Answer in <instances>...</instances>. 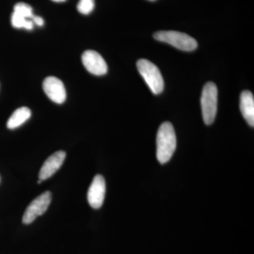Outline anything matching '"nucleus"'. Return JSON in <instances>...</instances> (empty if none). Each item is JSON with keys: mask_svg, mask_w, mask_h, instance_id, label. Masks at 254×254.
<instances>
[{"mask_svg": "<svg viewBox=\"0 0 254 254\" xmlns=\"http://www.w3.org/2000/svg\"><path fill=\"white\" fill-rule=\"evenodd\" d=\"M11 22L13 27L24 28V29L28 30V31L33 30V26H34V24H33V21L31 19L23 17V16H20V15L15 12H13L12 15H11Z\"/></svg>", "mask_w": 254, "mask_h": 254, "instance_id": "obj_12", "label": "nucleus"}, {"mask_svg": "<svg viewBox=\"0 0 254 254\" xmlns=\"http://www.w3.org/2000/svg\"><path fill=\"white\" fill-rule=\"evenodd\" d=\"M31 21H33V24L36 25L38 26H43L44 25V20L41 16H35L33 15V17L31 18Z\"/></svg>", "mask_w": 254, "mask_h": 254, "instance_id": "obj_15", "label": "nucleus"}, {"mask_svg": "<svg viewBox=\"0 0 254 254\" xmlns=\"http://www.w3.org/2000/svg\"><path fill=\"white\" fill-rule=\"evenodd\" d=\"M200 105L205 125H212L218 110V88L213 82H208L203 87Z\"/></svg>", "mask_w": 254, "mask_h": 254, "instance_id": "obj_2", "label": "nucleus"}, {"mask_svg": "<svg viewBox=\"0 0 254 254\" xmlns=\"http://www.w3.org/2000/svg\"><path fill=\"white\" fill-rule=\"evenodd\" d=\"M150 1H155V0H150Z\"/></svg>", "mask_w": 254, "mask_h": 254, "instance_id": "obj_17", "label": "nucleus"}, {"mask_svg": "<svg viewBox=\"0 0 254 254\" xmlns=\"http://www.w3.org/2000/svg\"><path fill=\"white\" fill-rule=\"evenodd\" d=\"M106 185L104 177L97 175L93 179L88 191V200L90 205L94 209L100 208L105 200Z\"/></svg>", "mask_w": 254, "mask_h": 254, "instance_id": "obj_8", "label": "nucleus"}, {"mask_svg": "<svg viewBox=\"0 0 254 254\" xmlns=\"http://www.w3.org/2000/svg\"><path fill=\"white\" fill-rule=\"evenodd\" d=\"M82 63L92 74L103 76L108 72V65L103 57L95 50H88L83 53Z\"/></svg>", "mask_w": 254, "mask_h": 254, "instance_id": "obj_6", "label": "nucleus"}, {"mask_svg": "<svg viewBox=\"0 0 254 254\" xmlns=\"http://www.w3.org/2000/svg\"><path fill=\"white\" fill-rule=\"evenodd\" d=\"M43 91L52 101L63 104L66 98V92L63 82L55 76L46 78L43 83Z\"/></svg>", "mask_w": 254, "mask_h": 254, "instance_id": "obj_7", "label": "nucleus"}, {"mask_svg": "<svg viewBox=\"0 0 254 254\" xmlns=\"http://www.w3.org/2000/svg\"><path fill=\"white\" fill-rule=\"evenodd\" d=\"M31 116V111L27 107H21L15 110L6 123L9 129H14L26 123Z\"/></svg>", "mask_w": 254, "mask_h": 254, "instance_id": "obj_11", "label": "nucleus"}, {"mask_svg": "<svg viewBox=\"0 0 254 254\" xmlns=\"http://www.w3.org/2000/svg\"><path fill=\"white\" fill-rule=\"evenodd\" d=\"M137 68L150 91L155 95L161 93L164 90V80L161 72L151 62L141 59L137 62Z\"/></svg>", "mask_w": 254, "mask_h": 254, "instance_id": "obj_3", "label": "nucleus"}, {"mask_svg": "<svg viewBox=\"0 0 254 254\" xmlns=\"http://www.w3.org/2000/svg\"><path fill=\"white\" fill-rule=\"evenodd\" d=\"M66 158V153L63 150L55 152L50 155L43 164L40 170L39 180L41 181L48 180L60 170Z\"/></svg>", "mask_w": 254, "mask_h": 254, "instance_id": "obj_9", "label": "nucleus"}, {"mask_svg": "<svg viewBox=\"0 0 254 254\" xmlns=\"http://www.w3.org/2000/svg\"><path fill=\"white\" fill-rule=\"evenodd\" d=\"M153 37L157 41L166 43L184 51H193L196 49L198 43L194 38L181 32L162 31L156 32Z\"/></svg>", "mask_w": 254, "mask_h": 254, "instance_id": "obj_4", "label": "nucleus"}, {"mask_svg": "<svg viewBox=\"0 0 254 254\" xmlns=\"http://www.w3.org/2000/svg\"><path fill=\"white\" fill-rule=\"evenodd\" d=\"M240 110L244 118L251 127H254V98L252 92H242L240 97Z\"/></svg>", "mask_w": 254, "mask_h": 254, "instance_id": "obj_10", "label": "nucleus"}, {"mask_svg": "<svg viewBox=\"0 0 254 254\" xmlns=\"http://www.w3.org/2000/svg\"><path fill=\"white\" fill-rule=\"evenodd\" d=\"M94 7L95 0H79L77 4L78 11L83 15L91 14Z\"/></svg>", "mask_w": 254, "mask_h": 254, "instance_id": "obj_14", "label": "nucleus"}, {"mask_svg": "<svg viewBox=\"0 0 254 254\" xmlns=\"http://www.w3.org/2000/svg\"><path fill=\"white\" fill-rule=\"evenodd\" d=\"M14 12L28 19H31L33 16V9L26 3H17L14 6Z\"/></svg>", "mask_w": 254, "mask_h": 254, "instance_id": "obj_13", "label": "nucleus"}, {"mask_svg": "<svg viewBox=\"0 0 254 254\" xmlns=\"http://www.w3.org/2000/svg\"><path fill=\"white\" fill-rule=\"evenodd\" d=\"M157 158L159 163L170 161L177 148L176 133L171 123L166 122L159 127L156 138Z\"/></svg>", "mask_w": 254, "mask_h": 254, "instance_id": "obj_1", "label": "nucleus"}, {"mask_svg": "<svg viewBox=\"0 0 254 254\" xmlns=\"http://www.w3.org/2000/svg\"><path fill=\"white\" fill-rule=\"evenodd\" d=\"M52 200V194L50 191H46L35 198L30 203L23 214V222L26 225L31 224L38 216L46 213Z\"/></svg>", "mask_w": 254, "mask_h": 254, "instance_id": "obj_5", "label": "nucleus"}, {"mask_svg": "<svg viewBox=\"0 0 254 254\" xmlns=\"http://www.w3.org/2000/svg\"><path fill=\"white\" fill-rule=\"evenodd\" d=\"M52 1H55V2H63V1H65L66 0H52Z\"/></svg>", "mask_w": 254, "mask_h": 254, "instance_id": "obj_16", "label": "nucleus"}]
</instances>
